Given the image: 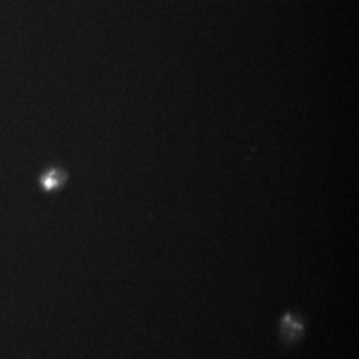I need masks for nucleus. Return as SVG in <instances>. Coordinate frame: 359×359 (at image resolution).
Segmentation results:
<instances>
[]
</instances>
